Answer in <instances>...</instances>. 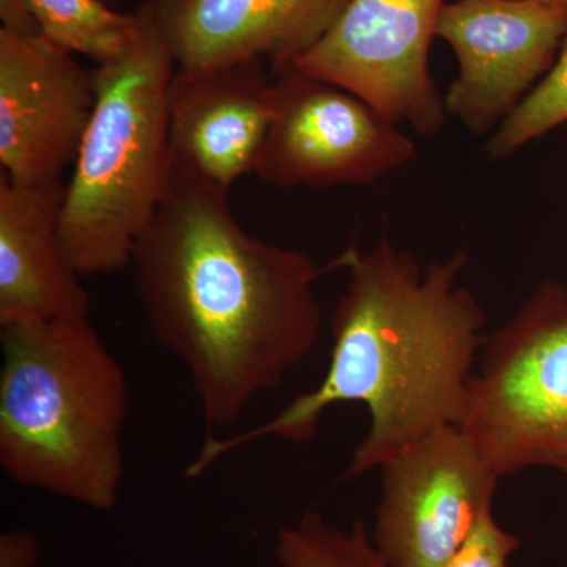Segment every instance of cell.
<instances>
[{"instance_id":"cell-1","label":"cell","mask_w":567,"mask_h":567,"mask_svg":"<svg viewBox=\"0 0 567 567\" xmlns=\"http://www.w3.org/2000/svg\"><path fill=\"white\" fill-rule=\"evenodd\" d=\"M132 267L152 333L185 364L210 431L237 423L315 352L328 267L245 230L226 189L173 171Z\"/></svg>"},{"instance_id":"cell-2","label":"cell","mask_w":567,"mask_h":567,"mask_svg":"<svg viewBox=\"0 0 567 567\" xmlns=\"http://www.w3.org/2000/svg\"><path fill=\"white\" fill-rule=\"evenodd\" d=\"M349 274L331 315L330 364L315 390L278 415L233 435H210L185 475H204L238 447L262 439L308 443L331 406L363 404L371 425L354 450L346 480L380 468L424 436L461 424L486 312L458 284L468 256L421 265L383 238L339 256Z\"/></svg>"},{"instance_id":"cell-3","label":"cell","mask_w":567,"mask_h":567,"mask_svg":"<svg viewBox=\"0 0 567 567\" xmlns=\"http://www.w3.org/2000/svg\"><path fill=\"white\" fill-rule=\"evenodd\" d=\"M0 466L18 486L111 511L128 382L89 317L0 327Z\"/></svg>"},{"instance_id":"cell-4","label":"cell","mask_w":567,"mask_h":567,"mask_svg":"<svg viewBox=\"0 0 567 567\" xmlns=\"http://www.w3.org/2000/svg\"><path fill=\"white\" fill-rule=\"evenodd\" d=\"M134 11L128 47L93 70L95 106L66 185L61 237L82 278L132 267L173 177L167 93L177 62L151 0Z\"/></svg>"},{"instance_id":"cell-5","label":"cell","mask_w":567,"mask_h":567,"mask_svg":"<svg viewBox=\"0 0 567 567\" xmlns=\"http://www.w3.org/2000/svg\"><path fill=\"white\" fill-rule=\"evenodd\" d=\"M458 427L496 475L546 466L567 480V289L544 282L484 339Z\"/></svg>"},{"instance_id":"cell-6","label":"cell","mask_w":567,"mask_h":567,"mask_svg":"<svg viewBox=\"0 0 567 567\" xmlns=\"http://www.w3.org/2000/svg\"><path fill=\"white\" fill-rule=\"evenodd\" d=\"M254 174L279 188L371 185L412 162L416 144L361 96L289 66Z\"/></svg>"},{"instance_id":"cell-7","label":"cell","mask_w":567,"mask_h":567,"mask_svg":"<svg viewBox=\"0 0 567 567\" xmlns=\"http://www.w3.org/2000/svg\"><path fill=\"white\" fill-rule=\"evenodd\" d=\"M446 0H350L333 28L293 66L361 96L432 137L446 125L429 51Z\"/></svg>"},{"instance_id":"cell-8","label":"cell","mask_w":567,"mask_h":567,"mask_svg":"<svg viewBox=\"0 0 567 567\" xmlns=\"http://www.w3.org/2000/svg\"><path fill=\"white\" fill-rule=\"evenodd\" d=\"M382 470L371 536L391 567H442L492 509L502 477L458 425L406 446Z\"/></svg>"},{"instance_id":"cell-9","label":"cell","mask_w":567,"mask_h":567,"mask_svg":"<svg viewBox=\"0 0 567 567\" xmlns=\"http://www.w3.org/2000/svg\"><path fill=\"white\" fill-rule=\"evenodd\" d=\"M567 10L536 0H453L436 37L456 54L446 114L476 136L494 133L557 61Z\"/></svg>"},{"instance_id":"cell-10","label":"cell","mask_w":567,"mask_h":567,"mask_svg":"<svg viewBox=\"0 0 567 567\" xmlns=\"http://www.w3.org/2000/svg\"><path fill=\"white\" fill-rule=\"evenodd\" d=\"M95 106L93 71L39 32L0 29V166L14 185L61 181Z\"/></svg>"},{"instance_id":"cell-11","label":"cell","mask_w":567,"mask_h":567,"mask_svg":"<svg viewBox=\"0 0 567 567\" xmlns=\"http://www.w3.org/2000/svg\"><path fill=\"white\" fill-rule=\"evenodd\" d=\"M271 111L264 61L178 66L167 93L174 173L230 192L256 169Z\"/></svg>"},{"instance_id":"cell-12","label":"cell","mask_w":567,"mask_h":567,"mask_svg":"<svg viewBox=\"0 0 567 567\" xmlns=\"http://www.w3.org/2000/svg\"><path fill=\"white\" fill-rule=\"evenodd\" d=\"M181 69L268 62L295 65L333 28L350 0H151Z\"/></svg>"},{"instance_id":"cell-13","label":"cell","mask_w":567,"mask_h":567,"mask_svg":"<svg viewBox=\"0 0 567 567\" xmlns=\"http://www.w3.org/2000/svg\"><path fill=\"white\" fill-rule=\"evenodd\" d=\"M65 193L62 181L0 177V327L89 317L91 297L62 244Z\"/></svg>"},{"instance_id":"cell-14","label":"cell","mask_w":567,"mask_h":567,"mask_svg":"<svg viewBox=\"0 0 567 567\" xmlns=\"http://www.w3.org/2000/svg\"><path fill=\"white\" fill-rule=\"evenodd\" d=\"M41 35L70 54L99 63L117 58L133 40L136 11L121 13L104 0H22Z\"/></svg>"},{"instance_id":"cell-15","label":"cell","mask_w":567,"mask_h":567,"mask_svg":"<svg viewBox=\"0 0 567 567\" xmlns=\"http://www.w3.org/2000/svg\"><path fill=\"white\" fill-rule=\"evenodd\" d=\"M275 551L282 567H391L364 520L346 529L315 511L279 529Z\"/></svg>"},{"instance_id":"cell-16","label":"cell","mask_w":567,"mask_h":567,"mask_svg":"<svg viewBox=\"0 0 567 567\" xmlns=\"http://www.w3.org/2000/svg\"><path fill=\"white\" fill-rule=\"evenodd\" d=\"M567 122V33L557 61L516 110L492 133L488 156L507 159L529 142Z\"/></svg>"},{"instance_id":"cell-17","label":"cell","mask_w":567,"mask_h":567,"mask_svg":"<svg viewBox=\"0 0 567 567\" xmlns=\"http://www.w3.org/2000/svg\"><path fill=\"white\" fill-rule=\"evenodd\" d=\"M520 547V539L496 524L492 509L481 516L446 565L442 567H511L509 559Z\"/></svg>"},{"instance_id":"cell-18","label":"cell","mask_w":567,"mask_h":567,"mask_svg":"<svg viewBox=\"0 0 567 567\" xmlns=\"http://www.w3.org/2000/svg\"><path fill=\"white\" fill-rule=\"evenodd\" d=\"M41 557L39 536L29 529H10L0 536V567H35Z\"/></svg>"},{"instance_id":"cell-19","label":"cell","mask_w":567,"mask_h":567,"mask_svg":"<svg viewBox=\"0 0 567 567\" xmlns=\"http://www.w3.org/2000/svg\"><path fill=\"white\" fill-rule=\"evenodd\" d=\"M536 2L548 3V6L559 7L567 10V0H536Z\"/></svg>"},{"instance_id":"cell-20","label":"cell","mask_w":567,"mask_h":567,"mask_svg":"<svg viewBox=\"0 0 567 567\" xmlns=\"http://www.w3.org/2000/svg\"><path fill=\"white\" fill-rule=\"evenodd\" d=\"M104 2L110 3V6H111V3H115V2H117V0H104Z\"/></svg>"}]
</instances>
